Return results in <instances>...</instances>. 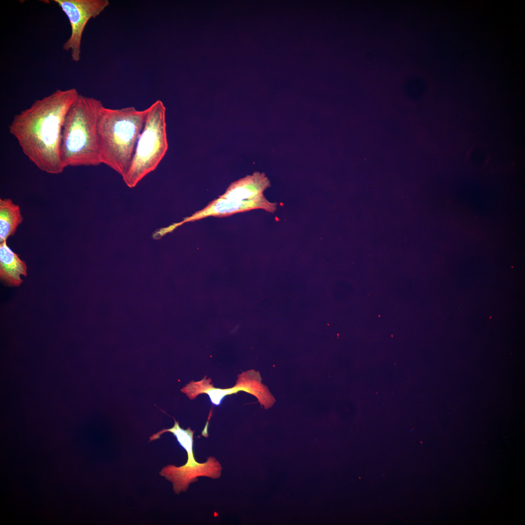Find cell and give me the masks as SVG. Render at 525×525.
<instances>
[{"mask_svg": "<svg viewBox=\"0 0 525 525\" xmlns=\"http://www.w3.org/2000/svg\"><path fill=\"white\" fill-rule=\"evenodd\" d=\"M79 95L75 88L58 89L15 115L9 126L24 155L44 172L58 174L65 168L60 157L62 128Z\"/></svg>", "mask_w": 525, "mask_h": 525, "instance_id": "obj_1", "label": "cell"}, {"mask_svg": "<svg viewBox=\"0 0 525 525\" xmlns=\"http://www.w3.org/2000/svg\"><path fill=\"white\" fill-rule=\"evenodd\" d=\"M148 108L134 107L111 109L103 106L97 125L102 164L123 177L130 166L139 137L143 128Z\"/></svg>", "mask_w": 525, "mask_h": 525, "instance_id": "obj_2", "label": "cell"}, {"mask_svg": "<svg viewBox=\"0 0 525 525\" xmlns=\"http://www.w3.org/2000/svg\"><path fill=\"white\" fill-rule=\"evenodd\" d=\"M103 106L101 101L80 94L69 111L60 145L61 159L65 168L102 164L97 125Z\"/></svg>", "mask_w": 525, "mask_h": 525, "instance_id": "obj_3", "label": "cell"}, {"mask_svg": "<svg viewBox=\"0 0 525 525\" xmlns=\"http://www.w3.org/2000/svg\"><path fill=\"white\" fill-rule=\"evenodd\" d=\"M148 108L146 120L130 166L122 177L129 187L135 186L157 168L168 147L165 106L161 101L157 100Z\"/></svg>", "mask_w": 525, "mask_h": 525, "instance_id": "obj_4", "label": "cell"}, {"mask_svg": "<svg viewBox=\"0 0 525 525\" xmlns=\"http://www.w3.org/2000/svg\"><path fill=\"white\" fill-rule=\"evenodd\" d=\"M167 432L172 433L175 437L180 445L186 451L188 455L185 464L179 467L168 465L162 469L159 473L172 483L175 493L185 492L190 483L198 480V477L206 476L216 479L221 476L222 466L214 457H208L204 463L196 461L192 450L194 431L190 427L187 429L181 428L179 422L175 420L174 425L172 428L163 429L154 434L150 437L149 441L159 438L161 435Z\"/></svg>", "mask_w": 525, "mask_h": 525, "instance_id": "obj_5", "label": "cell"}, {"mask_svg": "<svg viewBox=\"0 0 525 525\" xmlns=\"http://www.w3.org/2000/svg\"><path fill=\"white\" fill-rule=\"evenodd\" d=\"M67 15L71 27L69 38L63 45L70 51L72 60L81 59L82 35L88 21L100 15L109 5L108 0H53Z\"/></svg>", "mask_w": 525, "mask_h": 525, "instance_id": "obj_6", "label": "cell"}, {"mask_svg": "<svg viewBox=\"0 0 525 525\" xmlns=\"http://www.w3.org/2000/svg\"><path fill=\"white\" fill-rule=\"evenodd\" d=\"M277 206L276 203L268 201L263 194L253 199L243 201L219 197L202 210L185 218L181 223L194 221L210 216L224 217L255 209H262L273 213L277 210Z\"/></svg>", "mask_w": 525, "mask_h": 525, "instance_id": "obj_7", "label": "cell"}, {"mask_svg": "<svg viewBox=\"0 0 525 525\" xmlns=\"http://www.w3.org/2000/svg\"><path fill=\"white\" fill-rule=\"evenodd\" d=\"M244 381L241 382V385L228 389H217L211 387L196 391L193 397L194 398L197 394L201 393H206L209 396L212 404L218 406L221 403L225 396L236 393L241 390L254 395L261 404L263 405L266 409L273 405L275 402V399L267 387L262 384V379L259 372L254 370L247 371L244 375Z\"/></svg>", "mask_w": 525, "mask_h": 525, "instance_id": "obj_8", "label": "cell"}, {"mask_svg": "<svg viewBox=\"0 0 525 525\" xmlns=\"http://www.w3.org/2000/svg\"><path fill=\"white\" fill-rule=\"evenodd\" d=\"M270 183L263 173L255 172L232 183L219 197L235 200H248L259 197Z\"/></svg>", "mask_w": 525, "mask_h": 525, "instance_id": "obj_9", "label": "cell"}, {"mask_svg": "<svg viewBox=\"0 0 525 525\" xmlns=\"http://www.w3.org/2000/svg\"><path fill=\"white\" fill-rule=\"evenodd\" d=\"M25 262L8 246L7 241L0 243V277L8 285L19 286L21 276H27Z\"/></svg>", "mask_w": 525, "mask_h": 525, "instance_id": "obj_10", "label": "cell"}, {"mask_svg": "<svg viewBox=\"0 0 525 525\" xmlns=\"http://www.w3.org/2000/svg\"><path fill=\"white\" fill-rule=\"evenodd\" d=\"M23 220L19 206L10 198L0 199V243L14 235Z\"/></svg>", "mask_w": 525, "mask_h": 525, "instance_id": "obj_11", "label": "cell"}]
</instances>
